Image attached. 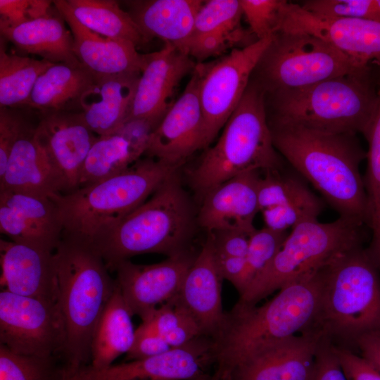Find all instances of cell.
Listing matches in <instances>:
<instances>
[{
	"mask_svg": "<svg viewBox=\"0 0 380 380\" xmlns=\"http://www.w3.org/2000/svg\"><path fill=\"white\" fill-rule=\"evenodd\" d=\"M170 346H184L195 338L203 336L201 330L177 299L175 297L157 308L145 322Z\"/></svg>",
	"mask_w": 380,
	"mask_h": 380,
	"instance_id": "37",
	"label": "cell"
},
{
	"mask_svg": "<svg viewBox=\"0 0 380 380\" xmlns=\"http://www.w3.org/2000/svg\"><path fill=\"white\" fill-rule=\"evenodd\" d=\"M197 253L185 252L152 265L129 260L115 268V281L131 315L146 321L162 305L176 297Z\"/></svg>",
	"mask_w": 380,
	"mask_h": 380,
	"instance_id": "16",
	"label": "cell"
},
{
	"mask_svg": "<svg viewBox=\"0 0 380 380\" xmlns=\"http://www.w3.org/2000/svg\"><path fill=\"white\" fill-rule=\"evenodd\" d=\"M355 348L380 371V334L372 333L361 336L356 341Z\"/></svg>",
	"mask_w": 380,
	"mask_h": 380,
	"instance_id": "49",
	"label": "cell"
},
{
	"mask_svg": "<svg viewBox=\"0 0 380 380\" xmlns=\"http://www.w3.org/2000/svg\"><path fill=\"white\" fill-rule=\"evenodd\" d=\"M143 154L142 150L117 132L98 136L82 166L79 187L103 181L126 170Z\"/></svg>",
	"mask_w": 380,
	"mask_h": 380,
	"instance_id": "33",
	"label": "cell"
},
{
	"mask_svg": "<svg viewBox=\"0 0 380 380\" xmlns=\"http://www.w3.org/2000/svg\"><path fill=\"white\" fill-rule=\"evenodd\" d=\"M63 223L52 197L0 191V232L15 243L53 253Z\"/></svg>",
	"mask_w": 380,
	"mask_h": 380,
	"instance_id": "19",
	"label": "cell"
},
{
	"mask_svg": "<svg viewBox=\"0 0 380 380\" xmlns=\"http://www.w3.org/2000/svg\"><path fill=\"white\" fill-rule=\"evenodd\" d=\"M57 11L21 25L0 28L1 37L19 50L52 63L82 65L73 51V37Z\"/></svg>",
	"mask_w": 380,
	"mask_h": 380,
	"instance_id": "29",
	"label": "cell"
},
{
	"mask_svg": "<svg viewBox=\"0 0 380 380\" xmlns=\"http://www.w3.org/2000/svg\"><path fill=\"white\" fill-rule=\"evenodd\" d=\"M70 28L73 37V51L80 61L96 76L141 72L145 54L129 42L99 35L83 26L73 16L64 0L53 1Z\"/></svg>",
	"mask_w": 380,
	"mask_h": 380,
	"instance_id": "25",
	"label": "cell"
},
{
	"mask_svg": "<svg viewBox=\"0 0 380 380\" xmlns=\"http://www.w3.org/2000/svg\"><path fill=\"white\" fill-rule=\"evenodd\" d=\"M211 236L188 270L177 299L198 326L201 334L213 338L224 321L222 306V281Z\"/></svg>",
	"mask_w": 380,
	"mask_h": 380,
	"instance_id": "23",
	"label": "cell"
},
{
	"mask_svg": "<svg viewBox=\"0 0 380 380\" xmlns=\"http://www.w3.org/2000/svg\"><path fill=\"white\" fill-rule=\"evenodd\" d=\"M287 235L286 231H277L266 227L253 232L245 257L244 271L235 286L240 296L272 260Z\"/></svg>",
	"mask_w": 380,
	"mask_h": 380,
	"instance_id": "38",
	"label": "cell"
},
{
	"mask_svg": "<svg viewBox=\"0 0 380 380\" xmlns=\"http://www.w3.org/2000/svg\"><path fill=\"white\" fill-rule=\"evenodd\" d=\"M268 125L278 153L339 217L368 227L367 198L360 171L367 151L356 134L327 133L291 124Z\"/></svg>",
	"mask_w": 380,
	"mask_h": 380,
	"instance_id": "1",
	"label": "cell"
},
{
	"mask_svg": "<svg viewBox=\"0 0 380 380\" xmlns=\"http://www.w3.org/2000/svg\"><path fill=\"white\" fill-rule=\"evenodd\" d=\"M34 135L60 181L61 194L77 189L84 160L98 137L82 113L39 111Z\"/></svg>",
	"mask_w": 380,
	"mask_h": 380,
	"instance_id": "15",
	"label": "cell"
},
{
	"mask_svg": "<svg viewBox=\"0 0 380 380\" xmlns=\"http://www.w3.org/2000/svg\"><path fill=\"white\" fill-rule=\"evenodd\" d=\"M253 233L240 230H224L208 234L212 237L216 255L245 258Z\"/></svg>",
	"mask_w": 380,
	"mask_h": 380,
	"instance_id": "48",
	"label": "cell"
},
{
	"mask_svg": "<svg viewBox=\"0 0 380 380\" xmlns=\"http://www.w3.org/2000/svg\"><path fill=\"white\" fill-rule=\"evenodd\" d=\"M65 341L58 302L1 291V345L17 355L62 358Z\"/></svg>",
	"mask_w": 380,
	"mask_h": 380,
	"instance_id": "12",
	"label": "cell"
},
{
	"mask_svg": "<svg viewBox=\"0 0 380 380\" xmlns=\"http://www.w3.org/2000/svg\"><path fill=\"white\" fill-rule=\"evenodd\" d=\"M286 0H240L249 30L258 39L272 37L279 30Z\"/></svg>",
	"mask_w": 380,
	"mask_h": 380,
	"instance_id": "41",
	"label": "cell"
},
{
	"mask_svg": "<svg viewBox=\"0 0 380 380\" xmlns=\"http://www.w3.org/2000/svg\"><path fill=\"white\" fill-rule=\"evenodd\" d=\"M15 109L0 110V177L4 173L11 151L27 125L23 115Z\"/></svg>",
	"mask_w": 380,
	"mask_h": 380,
	"instance_id": "44",
	"label": "cell"
},
{
	"mask_svg": "<svg viewBox=\"0 0 380 380\" xmlns=\"http://www.w3.org/2000/svg\"><path fill=\"white\" fill-rule=\"evenodd\" d=\"M203 0H139L125 1L128 13L148 42L153 38L186 54ZM188 55V54H187Z\"/></svg>",
	"mask_w": 380,
	"mask_h": 380,
	"instance_id": "27",
	"label": "cell"
},
{
	"mask_svg": "<svg viewBox=\"0 0 380 380\" xmlns=\"http://www.w3.org/2000/svg\"><path fill=\"white\" fill-rule=\"evenodd\" d=\"M196 65L193 58L169 43H164L159 51L146 53L126 120L145 119L156 128L175 102L179 83L193 72Z\"/></svg>",
	"mask_w": 380,
	"mask_h": 380,
	"instance_id": "17",
	"label": "cell"
},
{
	"mask_svg": "<svg viewBox=\"0 0 380 380\" xmlns=\"http://www.w3.org/2000/svg\"><path fill=\"white\" fill-rule=\"evenodd\" d=\"M131 316L116 283L92 337L89 365L92 368L106 369L129 351L135 335Z\"/></svg>",
	"mask_w": 380,
	"mask_h": 380,
	"instance_id": "31",
	"label": "cell"
},
{
	"mask_svg": "<svg viewBox=\"0 0 380 380\" xmlns=\"http://www.w3.org/2000/svg\"><path fill=\"white\" fill-rule=\"evenodd\" d=\"M53 255L66 330L62 359L66 371L75 373L91 364L94 332L116 281L90 243L62 236Z\"/></svg>",
	"mask_w": 380,
	"mask_h": 380,
	"instance_id": "4",
	"label": "cell"
},
{
	"mask_svg": "<svg viewBox=\"0 0 380 380\" xmlns=\"http://www.w3.org/2000/svg\"><path fill=\"white\" fill-rule=\"evenodd\" d=\"M365 226L341 217L331 222L315 220L297 224L238 303L256 305L274 291L319 272L340 255L363 246Z\"/></svg>",
	"mask_w": 380,
	"mask_h": 380,
	"instance_id": "9",
	"label": "cell"
},
{
	"mask_svg": "<svg viewBox=\"0 0 380 380\" xmlns=\"http://www.w3.org/2000/svg\"><path fill=\"white\" fill-rule=\"evenodd\" d=\"M95 77L82 65L53 63L38 78L27 107L38 111L81 112V99Z\"/></svg>",
	"mask_w": 380,
	"mask_h": 380,
	"instance_id": "30",
	"label": "cell"
},
{
	"mask_svg": "<svg viewBox=\"0 0 380 380\" xmlns=\"http://www.w3.org/2000/svg\"><path fill=\"white\" fill-rule=\"evenodd\" d=\"M322 270L283 287L262 305L237 302L226 312L221 329L213 338V376L217 379L229 380L241 360L258 347L311 327L319 307Z\"/></svg>",
	"mask_w": 380,
	"mask_h": 380,
	"instance_id": "2",
	"label": "cell"
},
{
	"mask_svg": "<svg viewBox=\"0 0 380 380\" xmlns=\"http://www.w3.org/2000/svg\"><path fill=\"white\" fill-rule=\"evenodd\" d=\"M215 255L222 279L228 280L235 287L244 271L245 258Z\"/></svg>",
	"mask_w": 380,
	"mask_h": 380,
	"instance_id": "50",
	"label": "cell"
},
{
	"mask_svg": "<svg viewBox=\"0 0 380 380\" xmlns=\"http://www.w3.org/2000/svg\"><path fill=\"white\" fill-rule=\"evenodd\" d=\"M322 338L309 329L262 345L241 360L229 380H311Z\"/></svg>",
	"mask_w": 380,
	"mask_h": 380,
	"instance_id": "20",
	"label": "cell"
},
{
	"mask_svg": "<svg viewBox=\"0 0 380 380\" xmlns=\"http://www.w3.org/2000/svg\"><path fill=\"white\" fill-rule=\"evenodd\" d=\"M368 142L367 170L363 177L369 210L371 240L367 248L380 270V101L364 135Z\"/></svg>",
	"mask_w": 380,
	"mask_h": 380,
	"instance_id": "35",
	"label": "cell"
},
{
	"mask_svg": "<svg viewBox=\"0 0 380 380\" xmlns=\"http://www.w3.org/2000/svg\"><path fill=\"white\" fill-rule=\"evenodd\" d=\"M300 6L317 15L380 23V0H308Z\"/></svg>",
	"mask_w": 380,
	"mask_h": 380,
	"instance_id": "42",
	"label": "cell"
},
{
	"mask_svg": "<svg viewBox=\"0 0 380 380\" xmlns=\"http://www.w3.org/2000/svg\"><path fill=\"white\" fill-rule=\"evenodd\" d=\"M83 26L104 37L129 42L137 47L148 43L127 11L112 0H64Z\"/></svg>",
	"mask_w": 380,
	"mask_h": 380,
	"instance_id": "32",
	"label": "cell"
},
{
	"mask_svg": "<svg viewBox=\"0 0 380 380\" xmlns=\"http://www.w3.org/2000/svg\"><path fill=\"white\" fill-rule=\"evenodd\" d=\"M369 65L352 60L310 34L278 31L261 56L251 80L265 93L304 88Z\"/></svg>",
	"mask_w": 380,
	"mask_h": 380,
	"instance_id": "10",
	"label": "cell"
},
{
	"mask_svg": "<svg viewBox=\"0 0 380 380\" xmlns=\"http://www.w3.org/2000/svg\"><path fill=\"white\" fill-rule=\"evenodd\" d=\"M311 380H347L336 354L334 345L324 338L318 346Z\"/></svg>",
	"mask_w": 380,
	"mask_h": 380,
	"instance_id": "46",
	"label": "cell"
},
{
	"mask_svg": "<svg viewBox=\"0 0 380 380\" xmlns=\"http://www.w3.org/2000/svg\"><path fill=\"white\" fill-rule=\"evenodd\" d=\"M278 31L312 34L358 63H376L380 71V23L317 15L286 1Z\"/></svg>",
	"mask_w": 380,
	"mask_h": 380,
	"instance_id": "14",
	"label": "cell"
},
{
	"mask_svg": "<svg viewBox=\"0 0 380 380\" xmlns=\"http://www.w3.org/2000/svg\"><path fill=\"white\" fill-rule=\"evenodd\" d=\"M140 74L96 76L80 101L83 118L95 134H112L126 120Z\"/></svg>",
	"mask_w": 380,
	"mask_h": 380,
	"instance_id": "26",
	"label": "cell"
},
{
	"mask_svg": "<svg viewBox=\"0 0 380 380\" xmlns=\"http://www.w3.org/2000/svg\"><path fill=\"white\" fill-rule=\"evenodd\" d=\"M324 208L323 201L312 191L289 203L261 211L265 227L286 231L302 222L317 220Z\"/></svg>",
	"mask_w": 380,
	"mask_h": 380,
	"instance_id": "40",
	"label": "cell"
},
{
	"mask_svg": "<svg viewBox=\"0 0 380 380\" xmlns=\"http://www.w3.org/2000/svg\"><path fill=\"white\" fill-rule=\"evenodd\" d=\"M63 380H80L77 376V372L75 373H69L66 372L65 376Z\"/></svg>",
	"mask_w": 380,
	"mask_h": 380,
	"instance_id": "51",
	"label": "cell"
},
{
	"mask_svg": "<svg viewBox=\"0 0 380 380\" xmlns=\"http://www.w3.org/2000/svg\"><path fill=\"white\" fill-rule=\"evenodd\" d=\"M65 373L61 357L17 355L0 344V380H63Z\"/></svg>",
	"mask_w": 380,
	"mask_h": 380,
	"instance_id": "36",
	"label": "cell"
},
{
	"mask_svg": "<svg viewBox=\"0 0 380 380\" xmlns=\"http://www.w3.org/2000/svg\"><path fill=\"white\" fill-rule=\"evenodd\" d=\"M242 16L240 0L204 1L195 20L186 54L199 63L257 41L251 37L253 34L250 30L242 27Z\"/></svg>",
	"mask_w": 380,
	"mask_h": 380,
	"instance_id": "22",
	"label": "cell"
},
{
	"mask_svg": "<svg viewBox=\"0 0 380 380\" xmlns=\"http://www.w3.org/2000/svg\"><path fill=\"white\" fill-rule=\"evenodd\" d=\"M171 348L163 338L142 322L135 330L134 343L126 359L129 361L144 359L164 353Z\"/></svg>",
	"mask_w": 380,
	"mask_h": 380,
	"instance_id": "45",
	"label": "cell"
},
{
	"mask_svg": "<svg viewBox=\"0 0 380 380\" xmlns=\"http://www.w3.org/2000/svg\"><path fill=\"white\" fill-rule=\"evenodd\" d=\"M179 167L147 157L103 181L54 195L52 198L62 220L63 236L91 243L144 203Z\"/></svg>",
	"mask_w": 380,
	"mask_h": 380,
	"instance_id": "8",
	"label": "cell"
},
{
	"mask_svg": "<svg viewBox=\"0 0 380 380\" xmlns=\"http://www.w3.org/2000/svg\"><path fill=\"white\" fill-rule=\"evenodd\" d=\"M177 172L164 181L144 203L92 241L109 271L137 255L160 253L172 257L191 251L197 215Z\"/></svg>",
	"mask_w": 380,
	"mask_h": 380,
	"instance_id": "3",
	"label": "cell"
},
{
	"mask_svg": "<svg viewBox=\"0 0 380 380\" xmlns=\"http://www.w3.org/2000/svg\"><path fill=\"white\" fill-rule=\"evenodd\" d=\"M198 84L194 69L184 91L151 134L145 153L148 157L181 167L196 151L203 148Z\"/></svg>",
	"mask_w": 380,
	"mask_h": 380,
	"instance_id": "18",
	"label": "cell"
},
{
	"mask_svg": "<svg viewBox=\"0 0 380 380\" xmlns=\"http://www.w3.org/2000/svg\"><path fill=\"white\" fill-rule=\"evenodd\" d=\"M4 190L48 197L62 193L60 181L35 139L34 127L27 123L0 177V191Z\"/></svg>",
	"mask_w": 380,
	"mask_h": 380,
	"instance_id": "28",
	"label": "cell"
},
{
	"mask_svg": "<svg viewBox=\"0 0 380 380\" xmlns=\"http://www.w3.org/2000/svg\"><path fill=\"white\" fill-rule=\"evenodd\" d=\"M308 329L351 350L361 336L380 334V270L367 248L348 251L322 270L318 310Z\"/></svg>",
	"mask_w": 380,
	"mask_h": 380,
	"instance_id": "6",
	"label": "cell"
},
{
	"mask_svg": "<svg viewBox=\"0 0 380 380\" xmlns=\"http://www.w3.org/2000/svg\"><path fill=\"white\" fill-rule=\"evenodd\" d=\"M215 365L213 339L199 336L160 355L100 370L87 365L77 374L80 380H206L213 374Z\"/></svg>",
	"mask_w": 380,
	"mask_h": 380,
	"instance_id": "13",
	"label": "cell"
},
{
	"mask_svg": "<svg viewBox=\"0 0 380 380\" xmlns=\"http://www.w3.org/2000/svg\"><path fill=\"white\" fill-rule=\"evenodd\" d=\"M311 191L303 181L295 175H283L281 170L264 172L258 186L260 212L285 205Z\"/></svg>",
	"mask_w": 380,
	"mask_h": 380,
	"instance_id": "39",
	"label": "cell"
},
{
	"mask_svg": "<svg viewBox=\"0 0 380 380\" xmlns=\"http://www.w3.org/2000/svg\"><path fill=\"white\" fill-rule=\"evenodd\" d=\"M6 40L0 43V107H27L39 76L53 63L8 53Z\"/></svg>",
	"mask_w": 380,
	"mask_h": 380,
	"instance_id": "34",
	"label": "cell"
},
{
	"mask_svg": "<svg viewBox=\"0 0 380 380\" xmlns=\"http://www.w3.org/2000/svg\"><path fill=\"white\" fill-rule=\"evenodd\" d=\"M378 99L369 65L304 88L265 93L269 123L363 136L374 118Z\"/></svg>",
	"mask_w": 380,
	"mask_h": 380,
	"instance_id": "5",
	"label": "cell"
},
{
	"mask_svg": "<svg viewBox=\"0 0 380 380\" xmlns=\"http://www.w3.org/2000/svg\"><path fill=\"white\" fill-rule=\"evenodd\" d=\"M281 168V155L274 146L267 122L265 92L251 79L218 140L190 172V185L202 198L214 187L241 174Z\"/></svg>",
	"mask_w": 380,
	"mask_h": 380,
	"instance_id": "7",
	"label": "cell"
},
{
	"mask_svg": "<svg viewBox=\"0 0 380 380\" xmlns=\"http://www.w3.org/2000/svg\"><path fill=\"white\" fill-rule=\"evenodd\" d=\"M206 380H217V379L213 374L212 376H210L209 379H208Z\"/></svg>",
	"mask_w": 380,
	"mask_h": 380,
	"instance_id": "52",
	"label": "cell"
},
{
	"mask_svg": "<svg viewBox=\"0 0 380 380\" xmlns=\"http://www.w3.org/2000/svg\"><path fill=\"white\" fill-rule=\"evenodd\" d=\"M260 171L237 175L207 192L197 213L198 225L208 233L240 230L253 233V221L260 212Z\"/></svg>",
	"mask_w": 380,
	"mask_h": 380,
	"instance_id": "21",
	"label": "cell"
},
{
	"mask_svg": "<svg viewBox=\"0 0 380 380\" xmlns=\"http://www.w3.org/2000/svg\"><path fill=\"white\" fill-rule=\"evenodd\" d=\"M347 380H380V371L354 351L334 345Z\"/></svg>",
	"mask_w": 380,
	"mask_h": 380,
	"instance_id": "47",
	"label": "cell"
},
{
	"mask_svg": "<svg viewBox=\"0 0 380 380\" xmlns=\"http://www.w3.org/2000/svg\"><path fill=\"white\" fill-rule=\"evenodd\" d=\"M53 1L0 0V28L15 27L48 14Z\"/></svg>",
	"mask_w": 380,
	"mask_h": 380,
	"instance_id": "43",
	"label": "cell"
},
{
	"mask_svg": "<svg viewBox=\"0 0 380 380\" xmlns=\"http://www.w3.org/2000/svg\"><path fill=\"white\" fill-rule=\"evenodd\" d=\"M272 37L234 49L213 61L196 63L203 118V148L216 138L238 106Z\"/></svg>",
	"mask_w": 380,
	"mask_h": 380,
	"instance_id": "11",
	"label": "cell"
},
{
	"mask_svg": "<svg viewBox=\"0 0 380 380\" xmlns=\"http://www.w3.org/2000/svg\"><path fill=\"white\" fill-rule=\"evenodd\" d=\"M53 253L1 239V288L17 295L58 303Z\"/></svg>",
	"mask_w": 380,
	"mask_h": 380,
	"instance_id": "24",
	"label": "cell"
}]
</instances>
